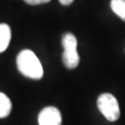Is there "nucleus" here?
<instances>
[{
    "label": "nucleus",
    "instance_id": "obj_1",
    "mask_svg": "<svg viewBox=\"0 0 125 125\" xmlns=\"http://www.w3.org/2000/svg\"><path fill=\"white\" fill-rule=\"evenodd\" d=\"M17 67L22 75L30 79L39 80L44 74L39 58L31 50L24 49L19 53L17 57Z\"/></svg>",
    "mask_w": 125,
    "mask_h": 125
},
{
    "label": "nucleus",
    "instance_id": "obj_2",
    "mask_svg": "<svg viewBox=\"0 0 125 125\" xmlns=\"http://www.w3.org/2000/svg\"><path fill=\"white\" fill-rule=\"evenodd\" d=\"M62 46L64 48L62 60L65 67L73 70L80 62V57L77 52V39L71 32H67L62 36Z\"/></svg>",
    "mask_w": 125,
    "mask_h": 125
},
{
    "label": "nucleus",
    "instance_id": "obj_3",
    "mask_svg": "<svg viewBox=\"0 0 125 125\" xmlns=\"http://www.w3.org/2000/svg\"><path fill=\"white\" fill-rule=\"evenodd\" d=\"M97 107L107 121H115L120 118V106L113 94L108 93L100 94L97 98Z\"/></svg>",
    "mask_w": 125,
    "mask_h": 125
},
{
    "label": "nucleus",
    "instance_id": "obj_4",
    "mask_svg": "<svg viewBox=\"0 0 125 125\" xmlns=\"http://www.w3.org/2000/svg\"><path fill=\"white\" fill-rule=\"evenodd\" d=\"M62 118L60 111L55 107L43 108L38 115L39 125H61Z\"/></svg>",
    "mask_w": 125,
    "mask_h": 125
},
{
    "label": "nucleus",
    "instance_id": "obj_5",
    "mask_svg": "<svg viewBox=\"0 0 125 125\" xmlns=\"http://www.w3.org/2000/svg\"><path fill=\"white\" fill-rule=\"evenodd\" d=\"M11 39V30L8 24H0V53L8 48Z\"/></svg>",
    "mask_w": 125,
    "mask_h": 125
},
{
    "label": "nucleus",
    "instance_id": "obj_6",
    "mask_svg": "<svg viewBox=\"0 0 125 125\" xmlns=\"http://www.w3.org/2000/svg\"><path fill=\"white\" fill-rule=\"evenodd\" d=\"M12 105L10 99L4 94L0 92V118L3 119L9 115L11 111Z\"/></svg>",
    "mask_w": 125,
    "mask_h": 125
},
{
    "label": "nucleus",
    "instance_id": "obj_7",
    "mask_svg": "<svg viewBox=\"0 0 125 125\" xmlns=\"http://www.w3.org/2000/svg\"><path fill=\"white\" fill-rule=\"evenodd\" d=\"M110 8L114 13L125 21V0H111Z\"/></svg>",
    "mask_w": 125,
    "mask_h": 125
},
{
    "label": "nucleus",
    "instance_id": "obj_8",
    "mask_svg": "<svg viewBox=\"0 0 125 125\" xmlns=\"http://www.w3.org/2000/svg\"><path fill=\"white\" fill-rule=\"evenodd\" d=\"M24 1L29 5H40L45 4V3H48L51 0H24Z\"/></svg>",
    "mask_w": 125,
    "mask_h": 125
},
{
    "label": "nucleus",
    "instance_id": "obj_9",
    "mask_svg": "<svg viewBox=\"0 0 125 125\" xmlns=\"http://www.w3.org/2000/svg\"><path fill=\"white\" fill-rule=\"evenodd\" d=\"M73 1H74V0H59L60 4L63 5V6H69V5L72 4Z\"/></svg>",
    "mask_w": 125,
    "mask_h": 125
}]
</instances>
